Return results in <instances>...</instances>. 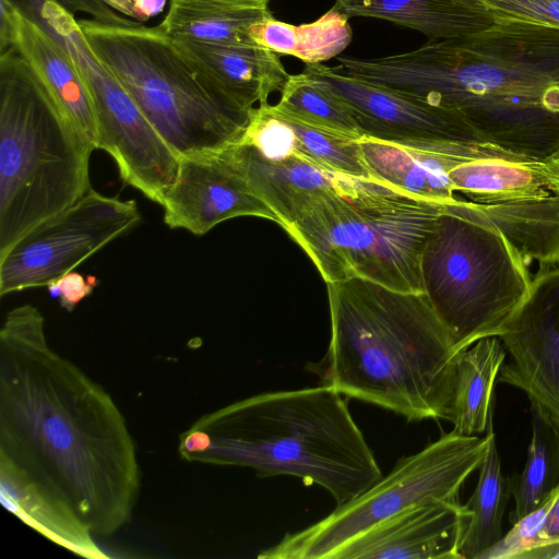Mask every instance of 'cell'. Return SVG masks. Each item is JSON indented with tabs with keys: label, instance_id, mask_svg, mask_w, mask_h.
<instances>
[{
	"label": "cell",
	"instance_id": "1",
	"mask_svg": "<svg viewBox=\"0 0 559 559\" xmlns=\"http://www.w3.org/2000/svg\"><path fill=\"white\" fill-rule=\"evenodd\" d=\"M0 454L62 498L93 534L131 519L140 468L111 396L53 350L32 305L0 330Z\"/></svg>",
	"mask_w": 559,
	"mask_h": 559
},
{
	"label": "cell",
	"instance_id": "2",
	"mask_svg": "<svg viewBox=\"0 0 559 559\" xmlns=\"http://www.w3.org/2000/svg\"><path fill=\"white\" fill-rule=\"evenodd\" d=\"M356 80L453 110L488 143L534 159L559 147V31L496 22L406 52L338 56Z\"/></svg>",
	"mask_w": 559,
	"mask_h": 559
},
{
	"label": "cell",
	"instance_id": "3",
	"mask_svg": "<svg viewBox=\"0 0 559 559\" xmlns=\"http://www.w3.org/2000/svg\"><path fill=\"white\" fill-rule=\"evenodd\" d=\"M326 290L323 384L408 420L450 421L461 352L426 295L358 277L326 283Z\"/></svg>",
	"mask_w": 559,
	"mask_h": 559
},
{
	"label": "cell",
	"instance_id": "4",
	"mask_svg": "<svg viewBox=\"0 0 559 559\" xmlns=\"http://www.w3.org/2000/svg\"><path fill=\"white\" fill-rule=\"evenodd\" d=\"M189 462L249 467L318 485L341 506L383 475L343 395L322 384L257 394L199 418L180 435Z\"/></svg>",
	"mask_w": 559,
	"mask_h": 559
},
{
	"label": "cell",
	"instance_id": "5",
	"mask_svg": "<svg viewBox=\"0 0 559 559\" xmlns=\"http://www.w3.org/2000/svg\"><path fill=\"white\" fill-rule=\"evenodd\" d=\"M94 150L20 52H0V257L92 189Z\"/></svg>",
	"mask_w": 559,
	"mask_h": 559
},
{
	"label": "cell",
	"instance_id": "6",
	"mask_svg": "<svg viewBox=\"0 0 559 559\" xmlns=\"http://www.w3.org/2000/svg\"><path fill=\"white\" fill-rule=\"evenodd\" d=\"M443 206L376 178L349 176L285 231L325 283L358 277L424 293L421 253Z\"/></svg>",
	"mask_w": 559,
	"mask_h": 559
},
{
	"label": "cell",
	"instance_id": "7",
	"mask_svg": "<svg viewBox=\"0 0 559 559\" xmlns=\"http://www.w3.org/2000/svg\"><path fill=\"white\" fill-rule=\"evenodd\" d=\"M528 265L477 203L444 204L425 243L420 276L457 353L503 334L531 294Z\"/></svg>",
	"mask_w": 559,
	"mask_h": 559
},
{
	"label": "cell",
	"instance_id": "8",
	"mask_svg": "<svg viewBox=\"0 0 559 559\" xmlns=\"http://www.w3.org/2000/svg\"><path fill=\"white\" fill-rule=\"evenodd\" d=\"M78 22L95 56L180 157L221 151L249 124L251 111L217 95L158 25Z\"/></svg>",
	"mask_w": 559,
	"mask_h": 559
},
{
	"label": "cell",
	"instance_id": "9",
	"mask_svg": "<svg viewBox=\"0 0 559 559\" xmlns=\"http://www.w3.org/2000/svg\"><path fill=\"white\" fill-rule=\"evenodd\" d=\"M489 444L454 430L421 451L400 459L392 471L358 497L301 531L262 550L261 559H330L347 542L416 506L459 500L465 480L479 468Z\"/></svg>",
	"mask_w": 559,
	"mask_h": 559
},
{
	"label": "cell",
	"instance_id": "10",
	"mask_svg": "<svg viewBox=\"0 0 559 559\" xmlns=\"http://www.w3.org/2000/svg\"><path fill=\"white\" fill-rule=\"evenodd\" d=\"M39 24L72 56L90 90L97 118V148L112 157L124 183L160 205L176 179L180 156L95 56L74 14L52 5Z\"/></svg>",
	"mask_w": 559,
	"mask_h": 559
},
{
	"label": "cell",
	"instance_id": "11",
	"mask_svg": "<svg viewBox=\"0 0 559 559\" xmlns=\"http://www.w3.org/2000/svg\"><path fill=\"white\" fill-rule=\"evenodd\" d=\"M141 222L133 200L91 189L41 222L0 257V295L48 286Z\"/></svg>",
	"mask_w": 559,
	"mask_h": 559
},
{
	"label": "cell",
	"instance_id": "12",
	"mask_svg": "<svg viewBox=\"0 0 559 559\" xmlns=\"http://www.w3.org/2000/svg\"><path fill=\"white\" fill-rule=\"evenodd\" d=\"M302 72L350 110L362 138L464 158L502 150L453 110L356 80L324 63L305 64Z\"/></svg>",
	"mask_w": 559,
	"mask_h": 559
},
{
	"label": "cell",
	"instance_id": "13",
	"mask_svg": "<svg viewBox=\"0 0 559 559\" xmlns=\"http://www.w3.org/2000/svg\"><path fill=\"white\" fill-rule=\"evenodd\" d=\"M499 381L521 390L559 436V265L539 267L531 294L500 336Z\"/></svg>",
	"mask_w": 559,
	"mask_h": 559
},
{
	"label": "cell",
	"instance_id": "14",
	"mask_svg": "<svg viewBox=\"0 0 559 559\" xmlns=\"http://www.w3.org/2000/svg\"><path fill=\"white\" fill-rule=\"evenodd\" d=\"M160 205L169 228H182L197 236L239 216H258L278 224L276 214L252 190L225 148L181 156L176 179Z\"/></svg>",
	"mask_w": 559,
	"mask_h": 559
},
{
	"label": "cell",
	"instance_id": "15",
	"mask_svg": "<svg viewBox=\"0 0 559 559\" xmlns=\"http://www.w3.org/2000/svg\"><path fill=\"white\" fill-rule=\"evenodd\" d=\"M466 519L460 500L423 503L347 542L330 559H461Z\"/></svg>",
	"mask_w": 559,
	"mask_h": 559
},
{
	"label": "cell",
	"instance_id": "16",
	"mask_svg": "<svg viewBox=\"0 0 559 559\" xmlns=\"http://www.w3.org/2000/svg\"><path fill=\"white\" fill-rule=\"evenodd\" d=\"M225 150L284 229L349 177L328 170L290 150L262 154L239 140Z\"/></svg>",
	"mask_w": 559,
	"mask_h": 559
},
{
	"label": "cell",
	"instance_id": "17",
	"mask_svg": "<svg viewBox=\"0 0 559 559\" xmlns=\"http://www.w3.org/2000/svg\"><path fill=\"white\" fill-rule=\"evenodd\" d=\"M173 40L217 95L247 111L269 103L289 76L280 55L255 44Z\"/></svg>",
	"mask_w": 559,
	"mask_h": 559
},
{
	"label": "cell",
	"instance_id": "18",
	"mask_svg": "<svg viewBox=\"0 0 559 559\" xmlns=\"http://www.w3.org/2000/svg\"><path fill=\"white\" fill-rule=\"evenodd\" d=\"M11 47L24 58L61 111L97 148L98 129L94 103L72 56L19 8Z\"/></svg>",
	"mask_w": 559,
	"mask_h": 559
},
{
	"label": "cell",
	"instance_id": "19",
	"mask_svg": "<svg viewBox=\"0 0 559 559\" xmlns=\"http://www.w3.org/2000/svg\"><path fill=\"white\" fill-rule=\"evenodd\" d=\"M246 138L264 152L290 150L328 170L372 178L362 159L360 139L304 122L276 104L254 108Z\"/></svg>",
	"mask_w": 559,
	"mask_h": 559
},
{
	"label": "cell",
	"instance_id": "20",
	"mask_svg": "<svg viewBox=\"0 0 559 559\" xmlns=\"http://www.w3.org/2000/svg\"><path fill=\"white\" fill-rule=\"evenodd\" d=\"M0 498L7 510L59 546L84 558H107L69 503L3 454Z\"/></svg>",
	"mask_w": 559,
	"mask_h": 559
},
{
	"label": "cell",
	"instance_id": "21",
	"mask_svg": "<svg viewBox=\"0 0 559 559\" xmlns=\"http://www.w3.org/2000/svg\"><path fill=\"white\" fill-rule=\"evenodd\" d=\"M347 17H370L417 31L428 39L468 36L496 21L479 0H335Z\"/></svg>",
	"mask_w": 559,
	"mask_h": 559
},
{
	"label": "cell",
	"instance_id": "22",
	"mask_svg": "<svg viewBox=\"0 0 559 559\" xmlns=\"http://www.w3.org/2000/svg\"><path fill=\"white\" fill-rule=\"evenodd\" d=\"M455 192L477 204H495L548 194L552 181L544 160L507 151L466 159L449 174Z\"/></svg>",
	"mask_w": 559,
	"mask_h": 559
},
{
	"label": "cell",
	"instance_id": "23",
	"mask_svg": "<svg viewBox=\"0 0 559 559\" xmlns=\"http://www.w3.org/2000/svg\"><path fill=\"white\" fill-rule=\"evenodd\" d=\"M359 145L372 178L442 204L457 199L448 174L469 158L414 150L369 138H361Z\"/></svg>",
	"mask_w": 559,
	"mask_h": 559
},
{
	"label": "cell",
	"instance_id": "24",
	"mask_svg": "<svg viewBox=\"0 0 559 559\" xmlns=\"http://www.w3.org/2000/svg\"><path fill=\"white\" fill-rule=\"evenodd\" d=\"M272 15L270 0H169L158 26L173 39L253 44L251 26Z\"/></svg>",
	"mask_w": 559,
	"mask_h": 559
},
{
	"label": "cell",
	"instance_id": "25",
	"mask_svg": "<svg viewBox=\"0 0 559 559\" xmlns=\"http://www.w3.org/2000/svg\"><path fill=\"white\" fill-rule=\"evenodd\" d=\"M506 358L499 336L480 338L459 354L450 420L454 431L471 436L487 430L493 386Z\"/></svg>",
	"mask_w": 559,
	"mask_h": 559
},
{
	"label": "cell",
	"instance_id": "26",
	"mask_svg": "<svg viewBox=\"0 0 559 559\" xmlns=\"http://www.w3.org/2000/svg\"><path fill=\"white\" fill-rule=\"evenodd\" d=\"M477 205L528 264L559 265V194Z\"/></svg>",
	"mask_w": 559,
	"mask_h": 559
},
{
	"label": "cell",
	"instance_id": "27",
	"mask_svg": "<svg viewBox=\"0 0 559 559\" xmlns=\"http://www.w3.org/2000/svg\"><path fill=\"white\" fill-rule=\"evenodd\" d=\"M249 37L253 44L280 56L316 64L337 58L350 44L353 29L349 17L332 7L316 21L300 25L278 21L272 15L252 25Z\"/></svg>",
	"mask_w": 559,
	"mask_h": 559
},
{
	"label": "cell",
	"instance_id": "28",
	"mask_svg": "<svg viewBox=\"0 0 559 559\" xmlns=\"http://www.w3.org/2000/svg\"><path fill=\"white\" fill-rule=\"evenodd\" d=\"M486 431L488 449L478 468L474 492L464 504L467 519L459 545L461 559H480L502 537L503 516L512 497L511 479L502 473L492 418Z\"/></svg>",
	"mask_w": 559,
	"mask_h": 559
},
{
	"label": "cell",
	"instance_id": "29",
	"mask_svg": "<svg viewBox=\"0 0 559 559\" xmlns=\"http://www.w3.org/2000/svg\"><path fill=\"white\" fill-rule=\"evenodd\" d=\"M510 479L514 500L511 523L537 509L559 486V436L535 411L525 465Z\"/></svg>",
	"mask_w": 559,
	"mask_h": 559
},
{
	"label": "cell",
	"instance_id": "30",
	"mask_svg": "<svg viewBox=\"0 0 559 559\" xmlns=\"http://www.w3.org/2000/svg\"><path fill=\"white\" fill-rule=\"evenodd\" d=\"M276 104L309 124L361 139L359 126L350 110L305 72L289 74Z\"/></svg>",
	"mask_w": 559,
	"mask_h": 559
},
{
	"label": "cell",
	"instance_id": "31",
	"mask_svg": "<svg viewBox=\"0 0 559 559\" xmlns=\"http://www.w3.org/2000/svg\"><path fill=\"white\" fill-rule=\"evenodd\" d=\"M558 492L559 486L537 509L512 523L511 530L503 534L480 559H518L524 551L535 547L539 531Z\"/></svg>",
	"mask_w": 559,
	"mask_h": 559
},
{
	"label": "cell",
	"instance_id": "32",
	"mask_svg": "<svg viewBox=\"0 0 559 559\" xmlns=\"http://www.w3.org/2000/svg\"><path fill=\"white\" fill-rule=\"evenodd\" d=\"M496 22H516L559 31V0H479Z\"/></svg>",
	"mask_w": 559,
	"mask_h": 559
},
{
	"label": "cell",
	"instance_id": "33",
	"mask_svg": "<svg viewBox=\"0 0 559 559\" xmlns=\"http://www.w3.org/2000/svg\"><path fill=\"white\" fill-rule=\"evenodd\" d=\"M96 285V277H84L72 270L51 282L47 287L51 296L59 298L63 309L72 311L76 305L92 294Z\"/></svg>",
	"mask_w": 559,
	"mask_h": 559
},
{
	"label": "cell",
	"instance_id": "34",
	"mask_svg": "<svg viewBox=\"0 0 559 559\" xmlns=\"http://www.w3.org/2000/svg\"><path fill=\"white\" fill-rule=\"evenodd\" d=\"M68 12L75 14L76 12L85 13L92 20L98 21L104 24L126 25L130 24L133 20L122 17L114 9L108 7L102 0H55Z\"/></svg>",
	"mask_w": 559,
	"mask_h": 559
},
{
	"label": "cell",
	"instance_id": "35",
	"mask_svg": "<svg viewBox=\"0 0 559 559\" xmlns=\"http://www.w3.org/2000/svg\"><path fill=\"white\" fill-rule=\"evenodd\" d=\"M556 542H559V492L539 531L536 546Z\"/></svg>",
	"mask_w": 559,
	"mask_h": 559
},
{
	"label": "cell",
	"instance_id": "36",
	"mask_svg": "<svg viewBox=\"0 0 559 559\" xmlns=\"http://www.w3.org/2000/svg\"><path fill=\"white\" fill-rule=\"evenodd\" d=\"M135 21L144 23L162 13L167 0H131Z\"/></svg>",
	"mask_w": 559,
	"mask_h": 559
},
{
	"label": "cell",
	"instance_id": "37",
	"mask_svg": "<svg viewBox=\"0 0 559 559\" xmlns=\"http://www.w3.org/2000/svg\"><path fill=\"white\" fill-rule=\"evenodd\" d=\"M518 559H559V542L533 547L520 555Z\"/></svg>",
	"mask_w": 559,
	"mask_h": 559
},
{
	"label": "cell",
	"instance_id": "38",
	"mask_svg": "<svg viewBox=\"0 0 559 559\" xmlns=\"http://www.w3.org/2000/svg\"><path fill=\"white\" fill-rule=\"evenodd\" d=\"M544 162L552 181L551 192L559 194V147Z\"/></svg>",
	"mask_w": 559,
	"mask_h": 559
},
{
	"label": "cell",
	"instance_id": "39",
	"mask_svg": "<svg viewBox=\"0 0 559 559\" xmlns=\"http://www.w3.org/2000/svg\"><path fill=\"white\" fill-rule=\"evenodd\" d=\"M108 7L122 13L126 17L135 20L131 0H102Z\"/></svg>",
	"mask_w": 559,
	"mask_h": 559
}]
</instances>
